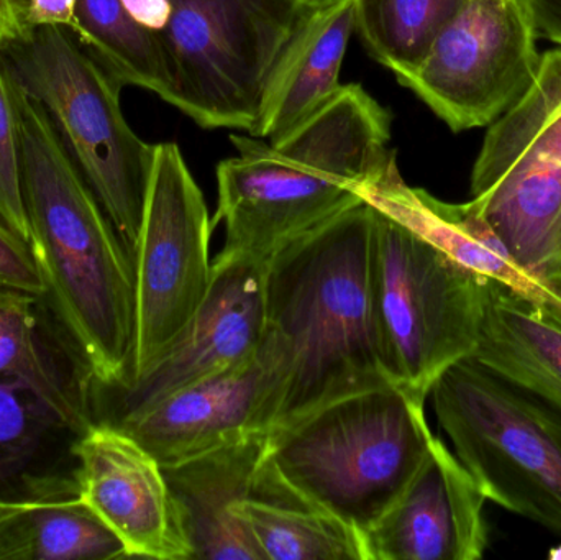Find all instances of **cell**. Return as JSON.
Masks as SVG:
<instances>
[{
    "label": "cell",
    "instance_id": "obj_1",
    "mask_svg": "<svg viewBox=\"0 0 561 560\" xmlns=\"http://www.w3.org/2000/svg\"><path fill=\"white\" fill-rule=\"evenodd\" d=\"M13 72V71H12ZM22 194L46 302L88 381L130 378L135 276L130 253L62 144L48 112L16 81Z\"/></svg>",
    "mask_w": 561,
    "mask_h": 560
},
{
    "label": "cell",
    "instance_id": "obj_2",
    "mask_svg": "<svg viewBox=\"0 0 561 560\" xmlns=\"http://www.w3.org/2000/svg\"><path fill=\"white\" fill-rule=\"evenodd\" d=\"M371 227L363 201L266 263L262 348L278 378L272 431L346 395L394 385L373 312Z\"/></svg>",
    "mask_w": 561,
    "mask_h": 560
},
{
    "label": "cell",
    "instance_id": "obj_3",
    "mask_svg": "<svg viewBox=\"0 0 561 560\" xmlns=\"http://www.w3.org/2000/svg\"><path fill=\"white\" fill-rule=\"evenodd\" d=\"M391 124V112L363 85L342 84L275 140L230 135L236 155L217 167L219 209L210 222L226 226L220 255L270 262L363 203L362 191L396 164Z\"/></svg>",
    "mask_w": 561,
    "mask_h": 560
},
{
    "label": "cell",
    "instance_id": "obj_4",
    "mask_svg": "<svg viewBox=\"0 0 561 560\" xmlns=\"http://www.w3.org/2000/svg\"><path fill=\"white\" fill-rule=\"evenodd\" d=\"M434 437L425 400L386 385L272 431L268 464L299 499L365 536L411 485Z\"/></svg>",
    "mask_w": 561,
    "mask_h": 560
},
{
    "label": "cell",
    "instance_id": "obj_5",
    "mask_svg": "<svg viewBox=\"0 0 561 560\" xmlns=\"http://www.w3.org/2000/svg\"><path fill=\"white\" fill-rule=\"evenodd\" d=\"M22 88L48 112L127 252H134L153 167L121 105L115 81L65 26H33L0 45Z\"/></svg>",
    "mask_w": 561,
    "mask_h": 560
},
{
    "label": "cell",
    "instance_id": "obj_6",
    "mask_svg": "<svg viewBox=\"0 0 561 560\" xmlns=\"http://www.w3.org/2000/svg\"><path fill=\"white\" fill-rule=\"evenodd\" d=\"M486 279L373 207L369 285L392 384L427 400L445 370L473 357Z\"/></svg>",
    "mask_w": 561,
    "mask_h": 560
},
{
    "label": "cell",
    "instance_id": "obj_7",
    "mask_svg": "<svg viewBox=\"0 0 561 560\" xmlns=\"http://www.w3.org/2000/svg\"><path fill=\"white\" fill-rule=\"evenodd\" d=\"M455 456L507 512L561 536V413L473 357L431 390Z\"/></svg>",
    "mask_w": 561,
    "mask_h": 560
},
{
    "label": "cell",
    "instance_id": "obj_8",
    "mask_svg": "<svg viewBox=\"0 0 561 560\" xmlns=\"http://www.w3.org/2000/svg\"><path fill=\"white\" fill-rule=\"evenodd\" d=\"M160 35L173 107L203 128L252 130L266 78L309 0H168Z\"/></svg>",
    "mask_w": 561,
    "mask_h": 560
},
{
    "label": "cell",
    "instance_id": "obj_9",
    "mask_svg": "<svg viewBox=\"0 0 561 560\" xmlns=\"http://www.w3.org/2000/svg\"><path fill=\"white\" fill-rule=\"evenodd\" d=\"M210 230L206 199L180 147L154 145L131 252L135 342L127 385L173 345L206 299L213 278Z\"/></svg>",
    "mask_w": 561,
    "mask_h": 560
},
{
    "label": "cell",
    "instance_id": "obj_10",
    "mask_svg": "<svg viewBox=\"0 0 561 560\" xmlns=\"http://www.w3.org/2000/svg\"><path fill=\"white\" fill-rule=\"evenodd\" d=\"M537 33L523 0H467L417 68L399 78L455 134L494 124L539 71Z\"/></svg>",
    "mask_w": 561,
    "mask_h": 560
},
{
    "label": "cell",
    "instance_id": "obj_11",
    "mask_svg": "<svg viewBox=\"0 0 561 560\" xmlns=\"http://www.w3.org/2000/svg\"><path fill=\"white\" fill-rule=\"evenodd\" d=\"M78 499L121 539L128 558L193 559L158 460L111 421H92L71 446Z\"/></svg>",
    "mask_w": 561,
    "mask_h": 560
},
{
    "label": "cell",
    "instance_id": "obj_12",
    "mask_svg": "<svg viewBox=\"0 0 561 560\" xmlns=\"http://www.w3.org/2000/svg\"><path fill=\"white\" fill-rule=\"evenodd\" d=\"M266 263L217 255L196 316L148 370L118 388L121 410L111 423L259 354L266 328Z\"/></svg>",
    "mask_w": 561,
    "mask_h": 560
},
{
    "label": "cell",
    "instance_id": "obj_13",
    "mask_svg": "<svg viewBox=\"0 0 561 560\" xmlns=\"http://www.w3.org/2000/svg\"><path fill=\"white\" fill-rule=\"evenodd\" d=\"M278 378L270 355L174 391L114 421L161 467L178 466L259 433L275 421Z\"/></svg>",
    "mask_w": 561,
    "mask_h": 560
},
{
    "label": "cell",
    "instance_id": "obj_14",
    "mask_svg": "<svg viewBox=\"0 0 561 560\" xmlns=\"http://www.w3.org/2000/svg\"><path fill=\"white\" fill-rule=\"evenodd\" d=\"M471 194L517 265L561 298V158L486 135Z\"/></svg>",
    "mask_w": 561,
    "mask_h": 560
},
{
    "label": "cell",
    "instance_id": "obj_15",
    "mask_svg": "<svg viewBox=\"0 0 561 560\" xmlns=\"http://www.w3.org/2000/svg\"><path fill=\"white\" fill-rule=\"evenodd\" d=\"M486 502L473 476L435 436L411 485L363 536L366 560H480L490 546Z\"/></svg>",
    "mask_w": 561,
    "mask_h": 560
},
{
    "label": "cell",
    "instance_id": "obj_16",
    "mask_svg": "<svg viewBox=\"0 0 561 560\" xmlns=\"http://www.w3.org/2000/svg\"><path fill=\"white\" fill-rule=\"evenodd\" d=\"M270 433L253 434L178 466L163 467L193 559L265 560L236 510L255 499Z\"/></svg>",
    "mask_w": 561,
    "mask_h": 560
},
{
    "label": "cell",
    "instance_id": "obj_17",
    "mask_svg": "<svg viewBox=\"0 0 561 560\" xmlns=\"http://www.w3.org/2000/svg\"><path fill=\"white\" fill-rule=\"evenodd\" d=\"M353 33V0H309L266 78L247 134L275 140L327 104L342 88L340 69Z\"/></svg>",
    "mask_w": 561,
    "mask_h": 560
},
{
    "label": "cell",
    "instance_id": "obj_18",
    "mask_svg": "<svg viewBox=\"0 0 561 560\" xmlns=\"http://www.w3.org/2000/svg\"><path fill=\"white\" fill-rule=\"evenodd\" d=\"M362 197L463 268L503 283L530 302L561 309V298L517 265L471 201L444 203L421 187L409 186L399 174L398 164H392L381 180L366 186Z\"/></svg>",
    "mask_w": 561,
    "mask_h": 560
},
{
    "label": "cell",
    "instance_id": "obj_19",
    "mask_svg": "<svg viewBox=\"0 0 561 560\" xmlns=\"http://www.w3.org/2000/svg\"><path fill=\"white\" fill-rule=\"evenodd\" d=\"M473 358L561 413V309L486 279Z\"/></svg>",
    "mask_w": 561,
    "mask_h": 560
},
{
    "label": "cell",
    "instance_id": "obj_20",
    "mask_svg": "<svg viewBox=\"0 0 561 560\" xmlns=\"http://www.w3.org/2000/svg\"><path fill=\"white\" fill-rule=\"evenodd\" d=\"M265 560H366L365 539L336 516L304 502L266 456L259 493L236 510Z\"/></svg>",
    "mask_w": 561,
    "mask_h": 560
},
{
    "label": "cell",
    "instance_id": "obj_21",
    "mask_svg": "<svg viewBox=\"0 0 561 560\" xmlns=\"http://www.w3.org/2000/svg\"><path fill=\"white\" fill-rule=\"evenodd\" d=\"M42 298L0 286V380L22 384L75 434L92 423L82 378L65 377L39 325Z\"/></svg>",
    "mask_w": 561,
    "mask_h": 560
},
{
    "label": "cell",
    "instance_id": "obj_22",
    "mask_svg": "<svg viewBox=\"0 0 561 560\" xmlns=\"http://www.w3.org/2000/svg\"><path fill=\"white\" fill-rule=\"evenodd\" d=\"M127 558L121 539L78 495L42 500L0 525V560Z\"/></svg>",
    "mask_w": 561,
    "mask_h": 560
},
{
    "label": "cell",
    "instance_id": "obj_23",
    "mask_svg": "<svg viewBox=\"0 0 561 560\" xmlns=\"http://www.w3.org/2000/svg\"><path fill=\"white\" fill-rule=\"evenodd\" d=\"M71 32L115 81L147 89L173 105V81L160 38L138 25L122 0H78Z\"/></svg>",
    "mask_w": 561,
    "mask_h": 560
},
{
    "label": "cell",
    "instance_id": "obj_24",
    "mask_svg": "<svg viewBox=\"0 0 561 560\" xmlns=\"http://www.w3.org/2000/svg\"><path fill=\"white\" fill-rule=\"evenodd\" d=\"M62 427L22 384L0 380V500L51 499L76 492L75 479L38 473L46 439Z\"/></svg>",
    "mask_w": 561,
    "mask_h": 560
},
{
    "label": "cell",
    "instance_id": "obj_25",
    "mask_svg": "<svg viewBox=\"0 0 561 560\" xmlns=\"http://www.w3.org/2000/svg\"><path fill=\"white\" fill-rule=\"evenodd\" d=\"M355 33L396 79L417 68L438 33L467 0H353Z\"/></svg>",
    "mask_w": 561,
    "mask_h": 560
},
{
    "label": "cell",
    "instance_id": "obj_26",
    "mask_svg": "<svg viewBox=\"0 0 561 560\" xmlns=\"http://www.w3.org/2000/svg\"><path fill=\"white\" fill-rule=\"evenodd\" d=\"M486 135L561 158V48L543 53L526 94Z\"/></svg>",
    "mask_w": 561,
    "mask_h": 560
},
{
    "label": "cell",
    "instance_id": "obj_27",
    "mask_svg": "<svg viewBox=\"0 0 561 560\" xmlns=\"http://www.w3.org/2000/svg\"><path fill=\"white\" fill-rule=\"evenodd\" d=\"M13 72L0 52V222L30 243L22 194L19 118L13 98Z\"/></svg>",
    "mask_w": 561,
    "mask_h": 560
},
{
    "label": "cell",
    "instance_id": "obj_28",
    "mask_svg": "<svg viewBox=\"0 0 561 560\" xmlns=\"http://www.w3.org/2000/svg\"><path fill=\"white\" fill-rule=\"evenodd\" d=\"M0 286L42 299L45 296V283L32 247L3 222H0Z\"/></svg>",
    "mask_w": 561,
    "mask_h": 560
},
{
    "label": "cell",
    "instance_id": "obj_29",
    "mask_svg": "<svg viewBox=\"0 0 561 560\" xmlns=\"http://www.w3.org/2000/svg\"><path fill=\"white\" fill-rule=\"evenodd\" d=\"M78 0H30L28 25L33 26H75Z\"/></svg>",
    "mask_w": 561,
    "mask_h": 560
},
{
    "label": "cell",
    "instance_id": "obj_30",
    "mask_svg": "<svg viewBox=\"0 0 561 560\" xmlns=\"http://www.w3.org/2000/svg\"><path fill=\"white\" fill-rule=\"evenodd\" d=\"M537 33L561 46V0H523Z\"/></svg>",
    "mask_w": 561,
    "mask_h": 560
},
{
    "label": "cell",
    "instance_id": "obj_31",
    "mask_svg": "<svg viewBox=\"0 0 561 560\" xmlns=\"http://www.w3.org/2000/svg\"><path fill=\"white\" fill-rule=\"evenodd\" d=\"M28 9L30 0H0V45L28 32Z\"/></svg>",
    "mask_w": 561,
    "mask_h": 560
},
{
    "label": "cell",
    "instance_id": "obj_32",
    "mask_svg": "<svg viewBox=\"0 0 561 560\" xmlns=\"http://www.w3.org/2000/svg\"><path fill=\"white\" fill-rule=\"evenodd\" d=\"M42 500L46 499L0 500V525H2L3 522H7V519L13 518V516L26 512V510L32 508V506L38 505Z\"/></svg>",
    "mask_w": 561,
    "mask_h": 560
}]
</instances>
